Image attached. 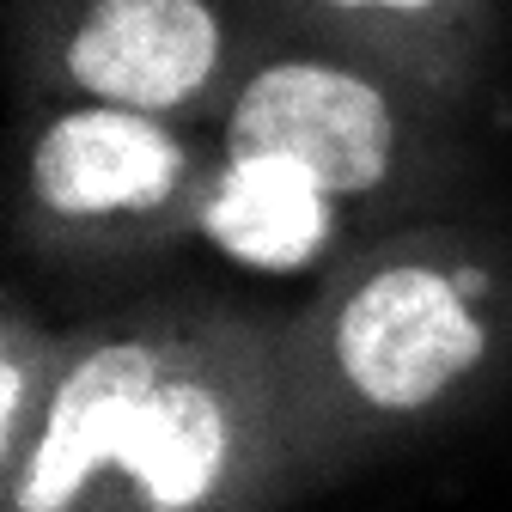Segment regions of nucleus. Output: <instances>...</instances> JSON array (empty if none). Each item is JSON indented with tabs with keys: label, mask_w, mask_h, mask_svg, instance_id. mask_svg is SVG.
<instances>
[{
	"label": "nucleus",
	"mask_w": 512,
	"mask_h": 512,
	"mask_svg": "<svg viewBox=\"0 0 512 512\" xmlns=\"http://www.w3.org/2000/svg\"><path fill=\"white\" fill-rule=\"evenodd\" d=\"M220 135L122 104H13L7 244L61 275L141 269L196 244Z\"/></svg>",
	"instance_id": "4"
},
{
	"label": "nucleus",
	"mask_w": 512,
	"mask_h": 512,
	"mask_svg": "<svg viewBox=\"0 0 512 512\" xmlns=\"http://www.w3.org/2000/svg\"><path fill=\"white\" fill-rule=\"evenodd\" d=\"M275 31L378 61L464 110H482L500 80L512 0H256Z\"/></svg>",
	"instance_id": "7"
},
{
	"label": "nucleus",
	"mask_w": 512,
	"mask_h": 512,
	"mask_svg": "<svg viewBox=\"0 0 512 512\" xmlns=\"http://www.w3.org/2000/svg\"><path fill=\"white\" fill-rule=\"evenodd\" d=\"M476 128L482 110L269 25L214 135L287 153L366 220L397 226L470 202Z\"/></svg>",
	"instance_id": "3"
},
{
	"label": "nucleus",
	"mask_w": 512,
	"mask_h": 512,
	"mask_svg": "<svg viewBox=\"0 0 512 512\" xmlns=\"http://www.w3.org/2000/svg\"><path fill=\"white\" fill-rule=\"evenodd\" d=\"M61 354H68V324H49L43 311H31L25 287L7 281L0 293V464H13L61 378Z\"/></svg>",
	"instance_id": "8"
},
{
	"label": "nucleus",
	"mask_w": 512,
	"mask_h": 512,
	"mask_svg": "<svg viewBox=\"0 0 512 512\" xmlns=\"http://www.w3.org/2000/svg\"><path fill=\"white\" fill-rule=\"evenodd\" d=\"M512 384V226L439 208L372 232L281 311V409L305 494L476 421Z\"/></svg>",
	"instance_id": "2"
},
{
	"label": "nucleus",
	"mask_w": 512,
	"mask_h": 512,
	"mask_svg": "<svg viewBox=\"0 0 512 512\" xmlns=\"http://www.w3.org/2000/svg\"><path fill=\"white\" fill-rule=\"evenodd\" d=\"M256 0H7L13 104L86 98L214 128L263 49Z\"/></svg>",
	"instance_id": "5"
},
{
	"label": "nucleus",
	"mask_w": 512,
	"mask_h": 512,
	"mask_svg": "<svg viewBox=\"0 0 512 512\" xmlns=\"http://www.w3.org/2000/svg\"><path fill=\"white\" fill-rule=\"evenodd\" d=\"M378 220H366L354 202H342L324 177H311L299 159L269 147H214V171L202 189L196 244H208L220 263L244 275H330L342 256H354Z\"/></svg>",
	"instance_id": "6"
},
{
	"label": "nucleus",
	"mask_w": 512,
	"mask_h": 512,
	"mask_svg": "<svg viewBox=\"0 0 512 512\" xmlns=\"http://www.w3.org/2000/svg\"><path fill=\"white\" fill-rule=\"evenodd\" d=\"M281 317L159 287L68 324L55 397L0 464V512H287Z\"/></svg>",
	"instance_id": "1"
}]
</instances>
